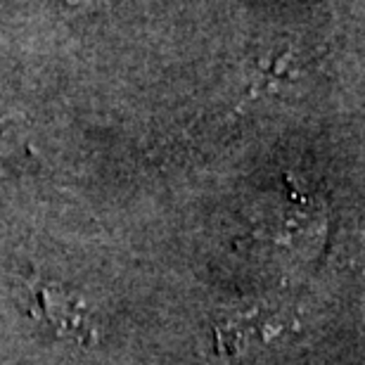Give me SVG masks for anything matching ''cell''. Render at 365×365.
<instances>
[{
	"label": "cell",
	"instance_id": "1",
	"mask_svg": "<svg viewBox=\"0 0 365 365\" xmlns=\"http://www.w3.org/2000/svg\"><path fill=\"white\" fill-rule=\"evenodd\" d=\"M69 5L74 7H98V5H109L114 3V0H67Z\"/></svg>",
	"mask_w": 365,
	"mask_h": 365
}]
</instances>
